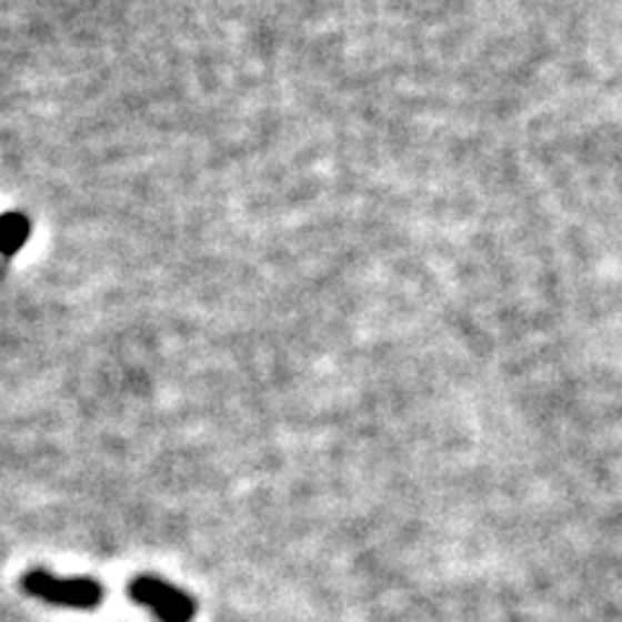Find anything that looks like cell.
Instances as JSON below:
<instances>
[{"instance_id": "6da1fadb", "label": "cell", "mask_w": 622, "mask_h": 622, "mask_svg": "<svg viewBox=\"0 0 622 622\" xmlns=\"http://www.w3.org/2000/svg\"><path fill=\"white\" fill-rule=\"evenodd\" d=\"M21 591L39 602L60 610L91 612L104 602V583L93 575H60L47 568H31L21 575Z\"/></svg>"}, {"instance_id": "3957f363", "label": "cell", "mask_w": 622, "mask_h": 622, "mask_svg": "<svg viewBox=\"0 0 622 622\" xmlns=\"http://www.w3.org/2000/svg\"><path fill=\"white\" fill-rule=\"evenodd\" d=\"M23 237H27V225H23V221L19 215H6V218H0V249H16L23 241Z\"/></svg>"}, {"instance_id": "7a4b0ae2", "label": "cell", "mask_w": 622, "mask_h": 622, "mask_svg": "<svg viewBox=\"0 0 622 622\" xmlns=\"http://www.w3.org/2000/svg\"><path fill=\"white\" fill-rule=\"evenodd\" d=\"M128 594L138 606H143L159 622H192L198 614V599L190 591L163 581L161 575L140 573L130 581Z\"/></svg>"}]
</instances>
